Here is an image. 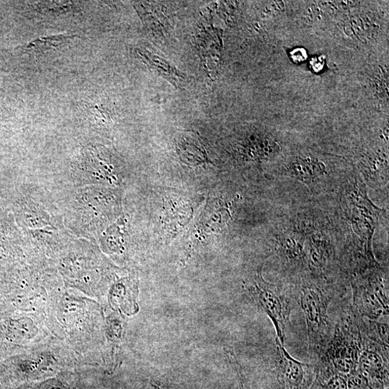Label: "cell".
<instances>
[{
    "label": "cell",
    "mask_w": 389,
    "mask_h": 389,
    "mask_svg": "<svg viewBox=\"0 0 389 389\" xmlns=\"http://www.w3.org/2000/svg\"><path fill=\"white\" fill-rule=\"evenodd\" d=\"M111 194L102 185L78 187L66 210L64 225L78 238L99 237L109 220L114 200Z\"/></svg>",
    "instance_id": "obj_1"
},
{
    "label": "cell",
    "mask_w": 389,
    "mask_h": 389,
    "mask_svg": "<svg viewBox=\"0 0 389 389\" xmlns=\"http://www.w3.org/2000/svg\"><path fill=\"white\" fill-rule=\"evenodd\" d=\"M297 300L306 319L309 349L320 357L332 337L328 316L331 297L316 283L303 282Z\"/></svg>",
    "instance_id": "obj_2"
},
{
    "label": "cell",
    "mask_w": 389,
    "mask_h": 389,
    "mask_svg": "<svg viewBox=\"0 0 389 389\" xmlns=\"http://www.w3.org/2000/svg\"><path fill=\"white\" fill-rule=\"evenodd\" d=\"M356 318L348 317L341 320L320 356L325 366L344 376L358 368L363 349L364 338Z\"/></svg>",
    "instance_id": "obj_3"
},
{
    "label": "cell",
    "mask_w": 389,
    "mask_h": 389,
    "mask_svg": "<svg viewBox=\"0 0 389 389\" xmlns=\"http://www.w3.org/2000/svg\"><path fill=\"white\" fill-rule=\"evenodd\" d=\"M352 286L356 315L371 320L388 315V280L380 267L359 275Z\"/></svg>",
    "instance_id": "obj_4"
},
{
    "label": "cell",
    "mask_w": 389,
    "mask_h": 389,
    "mask_svg": "<svg viewBox=\"0 0 389 389\" xmlns=\"http://www.w3.org/2000/svg\"><path fill=\"white\" fill-rule=\"evenodd\" d=\"M112 156L103 146L88 145L74 162L71 176L78 187L114 185L120 177Z\"/></svg>",
    "instance_id": "obj_5"
},
{
    "label": "cell",
    "mask_w": 389,
    "mask_h": 389,
    "mask_svg": "<svg viewBox=\"0 0 389 389\" xmlns=\"http://www.w3.org/2000/svg\"><path fill=\"white\" fill-rule=\"evenodd\" d=\"M247 288L257 306L274 324L277 338L284 344L286 330L291 314L288 298L278 286L265 281L261 269L250 281Z\"/></svg>",
    "instance_id": "obj_6"
},
{
    "label": "cell",
    "mask_w": 389,
    "mask_h": 389,
    "mask_svg": "<svg viewBox=\"0 0 389 389\" xmlns=\"http://www.w3.org/2000/svg\"><path fill=\"white\" fill-rule=\"evenodd\" d=\"M277 368L279 380L288 389H302L306 374L313 366L298 361L287 352L280 340L276 339Z\"/></svg>",
    "instance_id": "obj_7"
},
{
    "label": "cell",
    "mask_w": 389,
    "mask_h": 389,
    "mask_svg": "<svg viewBox=\"0 0 389 389\" xmlns=\"http://www.w3.org/2000/svg\"><path fill=\"white\" fill-rule=\"evenodd\" d=\"M23 216L27 231L64 228L62 217L33 199L25 205Z\"/></svg>",
    "instance_id": "obj_8"
},
{
    "label": "cell",
    "mask_w": 389,
    "mask_h": 389,
    "mask_svg": "<svg viewBox=\"0 0 389 389\" xmlns=\"http://www.w3.org/2000/svg\"><path fill=\"white\" fill-rule=\"evenodd\" d=\"M283 174L306 184H313L327 175L324 163L313 157L300 156L285 167Z\"/></svg>",
    "instance_id": "obj_9"
},
{
    "label": "cell",
    "mask_w": 389,
    "mask_h": 389,
    "mask_svg": "<svg viewBox=\"0 0 389 389\" xmlns=\"http://www.w3.org/2000/svg\"><path fill=\"white\" fill-rule=\"evenodd\" d=\"M279 251L286 260L296 267L306 265L304 239L298 233H286L280 238Z\"/></svg>",
    "instance_id": "obj_10"
},
{
    "label": "cell",
    "mask_w": 389,
    "mask_h": 389,
    "mask_svg": "<svg viewBox=\"0 0 389 389\" xmlns=\"http://www.w3.org/2000/svg\"><path fill=\"white\" fill-rule=\"evenodd\" d=\"M358 323L364 337L378 345L388 347V324L360 318Z\"/></svg>",
    "instance_id": "obj_11"
},
{
    "label": "cell",
    "mask_w": 389,
    "mask_h": 389,
    "mask_svg": "<svg viewBox=\"0 0 389 389\" xmlns=\"http://www.w3.org/2000/svg\"><path fill=\"white\" fill-rule=\"evenodd\" d=\"M347 389H369V378L359 368L347 376Z\"/></svg>",
    "instance_id": "obj_12"
},
{
    "label": "cell",
    "mask_w": 389,
    "mask_h": 389,
    "mask_svg": "<svg viewBox=\"0 0 389 389\" xmlns=\"http://www.w3.org/2000/svg\"><path fill=\"white\" fill-rule=\"evenodd\" d=\"M225 352L233 368H235L238 374L240 389H250L247 382L245 381V378L243 375L242 367L237 359L235 352H233V349L231 347H226L225 349Z\"/></svg>",
    "instance_id": "obj_13"
},
{
    "label": "cell",
    "mask_w": 389,
    "mask_h": 389,
    "mask_svg": "<svg viewBox=\"0 0 389 389\" xmlns=\"http://www.w3.org/2000/svg\"><path fill=\"white\" fill-rule=\"evenodd\" d=\"M326 389H347V383L344 376L337 373L332 376L325 383Z\"/></svg>",
    "instance_id": "obj_14"
},
{
    "label": "cell",
    "mask_w": 389,
    "mask_h": 389,
    "mask_svg": "<svg viewBox=\"0 0 389 389\" xmlns=\"http://www.w3.org/2000/svg\"><path fill=\"white\" fill-rule=\"evenodd\" d=\"M148 389H161L160 385L156 383H152Z\"/></svg>",
    "instance_id": "obj_15"
}]
</instances>
